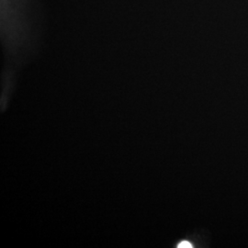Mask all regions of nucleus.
<instances>
[{"label":"nucleus","mask_w":248,"mask_h":248,"mask_svg":"<svg viewBox=\"0 0 248 248\" xmlns=\"http://www.w3.org/2000/svg\"><path fill=\"white\" fill-rule=\"evenodd\" d=\"M178 248H192V246L188 243V242H186V241H184V242H181L179 245H178Z\"/></svg>","instance_id":"1"}]
</instances>
